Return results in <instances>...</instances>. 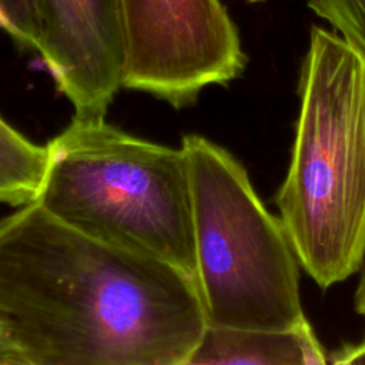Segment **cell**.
Segmentation results:
<instances>
[{
	"label": "cell",
	"instance_id": "obj_13",
	"mask_svg": "<svg viewBox=\"0 0 365 365\" xmlns=\"http://www.w3.org/2000/svg\"><path fill=\"white\" fill-rule=\"evenodd\" d=\"M0 365H23L21 358L14 348L7 342L0 329Z\"/></svg>",
	"mask_w": 365,
	"mask_h": 365
},
{
	"label": "cell",
	"instance_id": "obj_6",
	"mask_svg": "<svg viewBox=\"0 0 365 365\" xmlns=\"http://www.w3.org/2000/svg\"><path fill=\"white\" fill-rule=\"evenodd\" d=\"M37 48L74 120L106 117L123 87V41L117 0H31Z\"/></svg>",
	"mask_w": 365,
	"mask_h": 365
},
{
	"label": "cell",
	"instance_id": "obj_12",
	"mask_svg": "<svg viewBox=\"0 0 365 365\" xmlns=\"http://www.w3.org/2000/svg\"><path fill=\"white\" fill-rule=\"evenodd\" d=\"M354 309L362 318L365 325V259L359 269V279L354 292Z\"/></svg>",
	"mask_w": 365,
	"mask_h": 365
},
{
	"label": "cell",
	"instance_id": "obj_3",
	"mask_svg": "<svg viewBox=\"0 0 365 365\" xmlns=\"http://www.w3.org/2000/svg\"><path fill=\"white\" fill-rule=\"evenodd\" d=\"M46 150L34 200L40 207L84 234L194 278L191 191L181 145L135 137L106 118H73Z\"/></svg>",
	"mask_w": 365,
	"mask_h": 365
},
{
	"label": "cell",
	"instance_id": "obj_4",
	"mask_svg": "<svg viewBox=\"0 0 365 365\" xmlns=\"http://www.w3.org/2000/svg\"><path fill=\"white\" fill-rule=\"evenodd\" d=\"M191 191L195 285L207 324L288 329L307 317L299 261L244 165L200 135L181 140Z\"/></svg>",
	"mask_w": 365,
	"mask_h": 365
},
{
	"label": "cell",
	"instance_id": "obj_8",
	"mask_svg": "<svg viewBox=\"0 0 365 365\" xmlns=\"http://www.w3.org/2000/svg\"><path fill=\"white\" fill-rule=\"evenodd\" d=\"M47 164L38 145L0 115V202L26 205L37 198Z\"/></svg>",
	"mask_w": 365,
	"mask_h": 365
},
{
	"label": "cell",
	"instance_id": "obj_1",
	"mask_svg": "<svg viewBox=\"0 0 365 365\" xmlns=\"http://www.w3.org/2000/svg\"><path fill=\"white\" fill-rule=\"evenodd\" d=\"M207 325L194 278L36 201L0 220V329L23 365H185Z\"/></svg>",
	"mask_w": 365,
	"mask_h": 365
},
{
	"label": "cell",
	"instance_id": "obj_11",
	"mask_svg": "<svg viewBox=\"0 0 365 365\" xmlns=\"http://www.w3.org/2000/svg\"><path fill=\"white\" fill-rule=\"evenodd\" d=\"M328 364H365V341L359 344H348L331 352Z\"/></svg>",
	"mask_w": 365,
	"mask_h": 365
},
{
	"label": "cell",
	"instance_id": "obj_14",
	"mask_svg": "<svg viewBox=\"0 0 365 365\" xmlns=\"http://www.w3.org/2000/svg\"><path fill=\"white\" fill-rule=\"evenodd\" d=\"M0 30L6 31V33H7L10 37H13V38H14V36H16L14 26H13V23H11L10 17L7 16L6 10L3 9L1 3H0Z\"/></svg>",
	"mask_w": 365,
	"mask_h": 365
},
{
	"label": "cell",
	"instance_id": "obj_7",
	"mask_svg": "<svg viewBox=\"0 0 365 365\" xmlns=\"http://www.w3.org/2000/svg\"><path fill=\"white\" fill-rule=\"evenodd\" d=\"M324 365L328 355L309 321L288 329L207 324L185 365Z\"/></svg>",
	"mask_w": 365,
	"mask_h": 365
},
{
	"label": "cell",
	"instance_id": "obj_5",
	"mask_svg": "<svg viewBox=\"0 0 365 365\" xmlns=\"http://www.w3.org/2000/svg\"><path fill=\"white\" fill-rule=\"evenodd\" d=\"M123 87L174 108L228 84L247 66L238 29L221 0H117Z\"/></svg>",
	"mask_w": 365,
	"mask_h": 365
},
{
	"label": "cell",
	"instance_id": "obj_10",
	"mask_svg": "<svg viewBox=\"0 0 365 365\" xmlns=\"http://www.w3.org/2000/svg\"><path fill=\"white\" fill-rule=\"evenodd\" d=\"M0 3L14 26V40L20 46L36 51L38 31L31 0H0Z\"/></svg>",
	"mask_w": 365,
	"mask_h": 365
},
{
	"label": "cell",
	"instance_id": "obj_15",
	"mask_svg": "<svg viewBox=\"0 0 365 365\" xmlns=\"http://www.w3.org/2000/svg\"><path fill=\"white\" fill-rule=\"evenodd\" d=\"M247 3H251V4H255V3H264L265 0H245Z\"/></svg>",
	"mask_w": 365,
	"mask_h": 365
},
{
	"label": "cell",
	"instance_id": "obj_2",
	"mask_svg": "<svg viewBox=\"0 0 365 365\" xmlns=\"http://www.w3.org/2000/svg\"><path fill=\"white\" fill-rule=\"evenodd\" d=\"M299 114L275 204L299 265L328 289L365 259V56L312 26Z\"/></svg>",
	"mask_w": 365,
	"mask_h": 365
},
{
	"label": "cell",
	"instance_id": "obj_9",
	"mask_svg": "<svg viewBox=\"0 0 365 365\" xmlns=\"http://www.w3.org/2000/svg\"><path fill=\"white\" fill-rule=\"evenodd\" d=\"M307 4L365 56V0H307Z\"/></svg>",
	"mask_w": 365,
	"mask_h": 365
}]
</instances>
